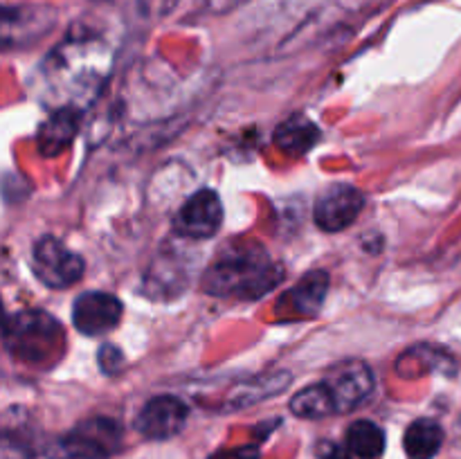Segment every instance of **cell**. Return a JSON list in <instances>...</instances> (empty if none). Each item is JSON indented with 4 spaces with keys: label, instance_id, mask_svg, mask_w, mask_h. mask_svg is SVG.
<instances>
[{
    "label": "cell",
    "instance_id": "6da1fadb",
    "mask_svg": "<svg viewBox=\"0 0 461 459\" xmlns=\"http://www.w3.org/2000/svg\"><path fill=\"white\" fill-rule=\"evenodd\" d=\"M111 66L113 45L104 36L70 32L41 63V94L57 108H81L97 97Z\"/></svg>",
    "mask_w": 461,
    "mask_h": 459
},
{
    "label": "cell",
    "instance_id": "7a4b0ae2",
    "mask_svg": "<svg viewBox=\"0 0 461 459\" xmlns=\"http://www.w3.org/2000/svg\"><path fill=\"white\" fill-rule=\"evenodd\" d=\"M284 279V268L261 246L225 248L201 277V291L221 300L250 302L273 291Z\"/></svg>",
    "mask_w": 461,
    "mask_h": 459
},
{
    "label": "cell",
    "instance_id": "7c38bea8",
    "mask_svg": "<svg viewBox=\"0 0 461 459\" xmlns=\"http://www.w3.org/2000/svg\"><path fill=\"white\" fill-rule=\"evenodd\" d=\"M57 21V12L50 7H7L5 9V45L30 43L52 27Z\"/></svg>",
    "mask_w": 461,
    "mask_h": 459
},
{
    "label": "cell",
    "instance_id": "5b68a950",
    "mask_svg": "<svg viewBox=\"0 0 461 459\" xmlns=\"http://www.w3.org/2000/svg\"><path fill=\"white\" fill-rule=\"evenodd\" d=\"M32 270L48 288H68L84 277L86 264L59 238L41 237L32 248Z\"/></svg>",
    "mask_w": 461,
    "mask_h": 459
},
{
    "label": "cell",
    "instance_id": "ffe728a7",
    "mask_svg": "<svg viewBox=\"0 0 461 459\" xmlns=\"http://www.w3.org/2000/svg\"><path fill=\"white\" fill-rule=\"evenodd\" d=\"M178 0H138V9L147 18H162L176 7Z\"/></svg>",
    "mask_w": 461,
    "mask_h": 459
},
{
    "label": "cell",
    "instance_id": "44dd1931",
    "mask_svg": "<svg viewBox=\"0 0 461 459\" xmlns=\"http://www.w3.org/2000/svg\"><path fill=\"white\" fill-rule=\"evenodd\" d=\"M210 459H259V450L255 446H239V448L219 450Z\"/></svg>",
    "mask_w": 461,
    "mask_h": 459
},
{
    "label": "cell",
    "instance_id": "2e32d148",
    "mask_svg": "<svg viewBox=\"0 0 461 459\" xmlns=\"http://www.w3.org/2000/svg\"><path fill=\"white\" fill-rule=\"evenodd\" d=\"M347 448L358 459H378L385 450V432L374 421H356L347 430Z\"/></svg>",
    "mask_w": 461,
    "mask_h": 459
},
{
    "label": "cell",
    "instance_id": "277c9868",
    "mask_svg": "<svg viewBox=\"0 0 461 459\" xmlns=\"http://www.w3.org/2000/svg\"><path fill=\"white\" fill-rule=\"evenodd\" d=\"M59 448L68 459H108L122 448V426L108 417L86 418L63 436Z\"/></svg>",
    "mask_w": 461,
    "mask_h": 459
},
{
    "label": "cell",
    "instance_id": "ac0fdd59",
    "mask_svg": "<svg viewBox=\"0 0 461 459\" xmlns=\"http://www.w3.org/2000/svg\"><path fill=\"white\" fill-rule=\"evenodd\" d=\"M291 382V374L288 372H277L268 374V376H257L252 381H248L246 385L239 387L232 394V405L234 408H246V405L257 403V400L266 399V396L279 394L284 387Z\"/></svg>",
    "mask_w": 461,
    "mask_h": 459
},
{
    "label": "cell",
    "instance_id": "9a60e30c",
    "mask_svg": "<svg viewBox=\"0 0 461 459\" xmlns=\"http://www.w3.org/2000/svg\"><path fill=\"white\" fill-rule=\"evenodd\" d=\"M291 410L300 418H324L329 414H336V399L324 381L313 382L304 387L291 399Z\"/></svg>",
    "mask_w": 461,
    "mask_h": 459
},
{
    "label": "cell",
    "instance_id": "8fae6325",
    "mask_svg": "<svg viewBox=\"0 0 461 459\" xmlns=\"http://www.w3.org/2000/svg\"><path fill=\"white\" fill-rule=\"evenodd\" d=\"M81 129V108L61 106L50 112L48 120L39 126L36 144L43 158H57L75 142Z\"/></svg>",
    "mask_w": 461,
    "mask_h": 459
},
{
    "label": "cell",
    "instance_id": "52a82bcc",
    "mask_svg": "<svg viewBox=\"0 0 461 459\" xmlns=\"http://www.w3.org/2000/svg\"><path fill=\"white\" fill-rule=\"evenodd\" d=\"M223 223V202L214 189H201L183 202L174 216V230L183 238H210Z\"/></svg>",
    "mask_w": 461,
    "mask_h": 459
},
{
    "label": "cell",
    "instance_id": "4fadbf2b",
    "mask_svg": "<svg viewBox=\"0 0 461 459\" xmlns=\"http://www.w3.org/2000/svg\"><path fill=\"white\" fill-rule=\"evenodd\" d=\"M327 291L329 274L324 270H313V273L304 274L286 297H291V306L295 313L304 315V318H313L322 309Z\"/></svg>",
    "mask_w": 461,
    "mask_h": 459
},
{
    "label": "cell",
    "instance_id": "d6986e66",
    "mask_svg": "<svg viewBox=\"0 0 461 459\" xmlns=\"http://www.w3.org/2000/svg\"><path fill=\"white\" fill-rule=\"evenodd\" d=\"M99 367L104 369V374H115L124 367V356L117 346L113 345H104L99 349Z\"/></svg>",
    "mask_w": 461,
    "mask_h": 459
},
{
    "label": "cell",
    "instance_id": "30bf717a",
    "mask_svg": "<svg viewBox=\"0 0 461 459\" xmlns=\"http://www.w3.org/2000/svg\"><path fill=\"white\" fill-rule=\"evenodd\" d=\"M189 410L178 396H153L135 417V430L147 439H171L185 428Z\"/></svg>",
    "mask_w": 461,
    "mask_h": 459
},
{
    "label": "cell",
    "instance_id": "ba28073f",
    "mask_svg": "<svg viewBox=\"0 0 461 459\" xmlns=\"http://www.w3.org/2000/svg\"><path fill=\"white\" fill-rule=\"evenodd\" d=\"M324 382L331 390L333 399H336L338 412H351L358 405L372 396L374 392V374L363 360H342L336 367L329 369Z\"/></svg>",
    "mask_w": 461,
    "mask_h": 459
},
{
    "label": "cell",
    "instance_id": "8992f818",
    "mask_svg": "<svg viewBox=\"0 0 461 459\" xmlns=\"http://www.w3.org/2000/svg\"><path fill=\"white\" fill-rule=\"evenodd\" d=\"M365 207V194L349 183H336L324 189L313 207L315 225L324 232H340L356 223Z\"/></svg>",
    "mask_w": 461,
    "mask_h": 459
},
{
    "label": "cell",
    "instance_id": "9c48e42d",
    "mask_svg": "<svg viewBox=\"0 0 461 459\" xmlns=\"http://www.w3.org/2000/svg\"><path fill=\"white\" fill-rule=\"evenodd\" d=\"M122 313H124V309H122V302L115 295L102 291H88L81 292L75 300L72 324L84 336H106L120 324Z\"/></svg>",
    "mask_w": 461,
    "mask_h": 459
},
{
    "label": "cell",
    "instance_id": "5bb4252c",
    "mask_svg": "<svg viewBox=\"0 0 461 459\" xmlns=\"http://www.w3.org/2000/svg\"><path fill=\"white\" fill-rule=\"evenodd\" d=\"M403 446L410 459H432L444 446V430L432 418H417L405 430Z\"/></svg>",
    "mask_w": 461,
    "mask_h": 459
},
{
    "label": "cell",
    "instance_id": "e0dca14e",
    "mask_svg": "<svg viewBox=\"0 0 461 459\" xmlns=\"http://www.w3.org/2000/svg\"><path fill=\"white\" fill-rule=\"evenodd\" d=\"M320 130L313 122L300 120V117H293V120L284 122L282 126L275 133V142L279 144V148L291 156H302L304 151H309L311 147L318 140Z\"/></svg>",
    "mask_w": 461,
    "mask_h": 459
},
{
    "label": "cell",
    "instance_id": "3957f363",
    "mask_svg": "<svg viewBox=\"0 0 461 459\" xmlns=\"http://www.w3.org/2000/svg\"><path fill=\"white\" fill-rule=\"evenodd\" d=\"M66 346L63 327L41 309L16 310L5 322V349L18 363L48 367Z\"/></svg>",
    "mask_w": 461,
    "mask_h": 459
}]
</instances>
